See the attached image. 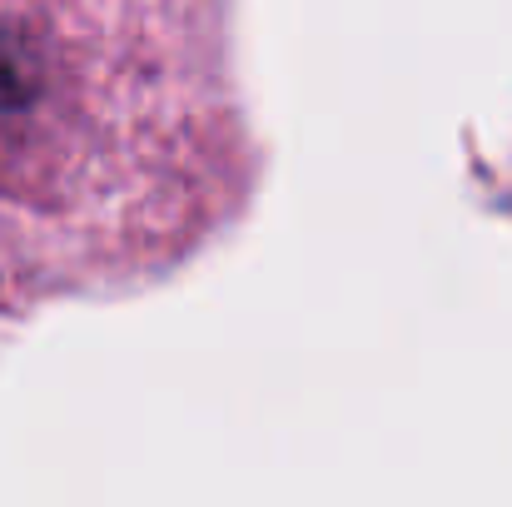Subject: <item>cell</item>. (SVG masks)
Instances as JSON below:
<instances>
[{
	"label": "cell",
	"mask_w": 512,
	"mask_h": 507,
	"mask_svg": "<svg viewBox=\"0 0 512 507\" xmlns=\"http://www.w3.org/2000/svg\"><path fill=\"white\" fill-rule=\"evenodd\" d=\"M174 30L135 0H0V199L95 209L199 115Z\"/></svg>",
	"instance_id": "cell-1"
}]
</instances>
